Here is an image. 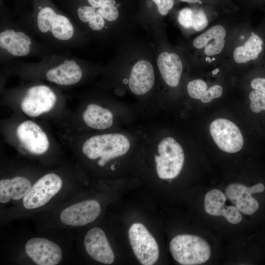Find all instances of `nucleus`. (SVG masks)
I'll return each instance as SVG.
<instances>
[{
  "instance_id": "28",
  "label": "nucleus",
  "mask_w": 265,
  "mask_h": 265,
  "mask_svg": "<svg viewBox=\"0 0 265 265\" xmlns=\"http://www.w3.org/2000/svg\"><path fill=\"white\" fill-rule=\"evenodd\" d=\"M193 10L191 8L186 7L181 10L178 14L179 24L185 28L192 27Z\"/></svg>"
},
{
  "instance_id": "12",
  "label": "nucleus",
  "mask_w": 265,
  "mask_h": 265,
  "mask_svg": "<svg viewBox=\"0 0 265 265\" xmlns=\"http://www.w3.org/2000/svg\"><path fill=\"white\" fill-rule=\"evenodd\" d=\"M101 212V206L97 201H83L64 209L60 213V219L65 225L81 226L94 221Z\"/></svg>"
},
{
  "instance_id": "31",
  "label": "nucleus",
  "mask_w": 265,
  "mask_h": 265,
  "mask_svg": "<svg viewBox=\"0 0 265 265\" xmlns=\"http://www.w3.org/2000/svg\"><path fill=\"white\" fill-rule=\"evenodd\" d=\"M182 1L190 3H195L199 1L200 0H180Z\"/></svg>"
},
{
  "instance_id": "29",
  "label": "nucleus",
  "mask_w": 265,
  "mask_h": 265,
  "mask_svg": "<svg viewBox=\"0 0 265 265\" xmlns=\"http://www.w3.org/2000/svg\"><path fill=\"white\" fill-rule=\"evenodd\" d=\"M156 4L159 12L162 16L166 15L172 8L173 0H152Z\"/></svg>"
},
{
  "instance_id": "22",
  "label": "nucleus",
  "mask_w": 265,
  "mask_h": 265,
  "mask_svg": "<svg viewBox=\"0 0 265 265\" xmlns=\"http://www.w3.org/2000/svg\"><path fill=\"white\" fill-rule=\"evenodd\" d=\"M188 95L192 98L200 100L204 103L219 98L223 93V88L219 85H215L207 89V84L202 80L197 79L189 81L187 85Z\"/></svg>"
},
{
  "instance_id": "2",
  "label": "nucleus",
  "mask_w": 265,
  "mask_h": 265,
  "mask_svg": "<svg viewBox=\"0 0 265 265\" xmlns=\"http://www.w3.org/2000/svg\"><path fill=\"white\" fill-rule=\"evenodd\" d=\"M37 40L17 21L3 4L0 6V62L6 63L18 58L39 59L59 52Z\"/></svg>"
},
{
  "instance_id": "33",
  "label": "nucleus",
  "mask_w": 265,
  "mask_h": 265,
  "mask_svg": "<svg viewBox=\"0 0 265 265\" xmlns=\"http://www.w3.org/2000/svg\"><path fill=\"white\" fill-rule=\"evenodd\" d=\"M218 69H215V70L212 71V74L213 75H216L217 73L219 72Z\"/></svg>"
},
{
  "instance_id": "21",
  "label": "nucleus",
  "mask_w": 265,
  "mask_h": 265,
  "mask_svg": "<svg viewBox=\"0 0 265 265\" xmlns=\"http://www.w3.org/2000/svg\"><path fill=\"white\" fill-rule=\"evenodd\" d=\"M263 40L254 32L242 46L236 48L233 53V57L237 63H244L251 60H255L263 50Z\"/></svg>"
},
{
  "instance_id": "14",
  "label": "nucleus",
  "mask_w": 265,
  "mask_h": 265,
  "mask_svg": "<svg viewBox=\"0 0 265 265\" xmlns=\"http://www.w3.org/2000/svg\"><path fill=\"white\" fill-rule=\"evenodd\" d=\"M16 133L20 142L30 153L43 154L49 148V142L46 134L37 124L31 121L21 123Z\"/></svg>"
},
{
  "instance_id": "34",
  "label": "nucleus",
  "mask_w": 265,
  "mask_h": 265,
  "mask_svg": "<svg viewBox=\"0 0 265 265\" xmlns=\"http://www.w3.org/2000/svg\"><path fill=\"white\" fill-rule=\"evenodd\" d=\"M206 61H208V62H209L210 63V62H212V59L210 58V57H207L206 58Z\"/></svg>"
},
{
  "instance_id": "37",
  "label": "nucleus",
  "mask_w": 265,
  "mask_h": 265,
  "mask_svg": "<svg viewBox=\"0 0 265 265\" xmlns=\"http://www.w3.org/2000/svg\"><path fill=\"white\" fill-rule=\"evenodd\" d=\"M215 60V58L213 57L212 59V61H214Z\"/></svg>"
},
{
  "instance_id": "18",
  "label": "nucleus",
  "mask_w": 265,
  "mask_h": 265,
  "mask_svg": "<svg viewBox=\"0 0 265 265\" xmlns=\"http://www.w3.org/2000/svg\"><path fill=\"white\" fill-rule=\"evenodd\" d=\"M157 65L166 83L171 87L177 86L183 71V64L180 57L175 53H162L158 58Z\"/></svg>"
},
{
  "instance_id": "11",
  "label": "nucleus",
  "mask_w": 265,
  "mask_h": 265,
  "mask_svg": "<svg viewBox=\"0 0 265 265\" xmlns=\"http://www.w3.org/2000/svg\"><path fill=\"white\" fill-rule=\"evenodd\" d=\"M25 250L27 255L38 265H56L62 259L60 246L47 238H30L26 242Z\"/></svg>"
},
{
  "instance_id": "24",
  "label": "nucleus",
  "mask_w": 265,
  "mask_h": 265,
  "mask_svg": "<svg viewBox=\"0 0 265 265\" xmlns=\"http://www.w3.org/2000/svg\"><path fill=\"white\" fill-rule=\"evenodd\" d=\"M115 4V0H107L103 5L96 10L94 16L96 15L101 16L106 22L116 21L119 17V12Z\"/></svg>"
},
{
  "instance_id": "1",
  "label": "nucleus",
  "mask_w": 265,
  "mask_h": 265,
  "mask_svg": "<svg viewBox=\"0 0 265 265\" xmlns=\"http://www.w3.org/2000/svg\"><path fill=\"white\" fill-rule=\"evenodd\" d=\"M15 19L46 46L68 52L81 45L84 33L52 0H30L29 7H16Z\"/></svg>"
},
{
  "instance_id": "15",
  "label": "nucleus",
  "mask_w": 265,
  "mask_h": 265,
  "mask_svg": "<svg viewBox=\"0 0 265 265\" xmlns=\"http://www.w3.org/2000/svg\"><path fill=\"white\" fill-rule=\"evenodd\" d=\"M84 245L88 254L98 262L106 265L111 264L114 260V254L104 231L94 227L86 234Z\"/></svg>"
},
{
  "instance_id": "35",
  "label": "nucleus",
  "mask_w": 265,
  "mask_h": 265,
  "mask_svg": "<svg viewBox=\"0 0 265 265\" xmlns=\"http://www.w3.org/2000/svg\"><path fill=\"white\" fill-rule=\"evenodd\" d=\"M111 169L112 170H114V169H115L114 165H112L111 166Z\"/></svg>"
},
{
  "instance_id": "16",
  "label": "nucleus",
  "mask_w": 265,
  "mask_h": 265,
  "mask_svg": "<svg viewBox=\"0 0 265 265\" xmlns=\"http://www.w3.org/2000/svg\"><path fill=\"white\" fill-rule=\"evenodd\" d=\"M226 196L220 190L213 189L208 191L204 198V208L211 215L223 216L230 223L236 224L242 218L240 211L235 206H225Z\"/></svg>"
},
{
  "instance_id": "7",
  "label": "nucleus",
  "mask_w": 265,
  "mask_h": 265,
  "mask_svg": "<svg viewBox=\"0 0 265 265\" xmlns=\"http://www.w3.org/2000/svg\"><path fill=\"white\" fill-rule=\"evenodd\" d=\"M129 238L133 252L143 265H152L159 256L158 244L147 228L141 223H135L129 230Z\"/></svg>"
},
{
  "instance_id": "5",
  "label": "nucleus",
  "mask_w": 265,
  "mask_h": 265,
  "mask_svg": "<svg viewBox=\"0 0 265 265\" xmlns=\"http://www.w3.org/2000/svg\"><path fill=\"white\" fill-rule=\"evenodd\" d=\"M174 259L183 265H197L206 262L210 257L211 248L202 238L191 235H180L170 243Z\"/></svg>"
},
{
  "instance_id": "32",
  "label": "nucleus",
  "mask_w": 265,
  "mask_h": 265,
  "mask_svg": "<svg viewBox=\"0 0 265 265\" xmlns=\"http://www.w3.org/2000/svg\"><path fill=\"white\" fill-rule=\"evenodd\" d=\"M17 4V5H20L21 4H22L23 3H24L26 1V0H16Z\"/></svg>"
},
{
  "instance_id": "9",
  "label": "nucleus",
  "mask_w": 265,
  "mask_h": 265,
  "mask_svg": "<svg viewBox=\"0 0 265 265\" xmlns=\"http://www.w3.org/2000/svg\"><path fill=\"white\" fill-rule=\"evenodd\" d=\"M62 181L54 173H49L40 178L23 198V204L27 210L40 208L47 204L60 190Z\"/></svg>"
},
{
  "instance_id": "10",
  "label": "nucleus",
  "mask_w": 265,
  "mask_h": 265,
  "mask_svg": "<svg viewBox=\"0 0 265 265\" xmlns=\"http://www.w3.org/2000/svg\"><path fill=\"white\" fill-rule=\"evenodd\" d=\"M210 131L215 144L223 151L235 153L242 149V135L238 126L231 121L217 119L211 123Z\"/></svg>"
},
{
  "instance_id": "20",
  "label": "nucleus",
  "mask_w": 265,
  "mask_h": 265,
  "mask_svg": "<svg viewBox=\"0 0 265 265\" xmlns=\"http://www.w3.org/2000/svg\"><path fill=\"white\" fill-rule=\"evenodd\" d=\"M83 119L90 128L104 130L110 128L112 124L113 116L108 109L95 104H90L83 113Z\"/></svg>"
},
{
  "instance_id": "36",
  "label": "nucleus",
  "mask_w": 265,
  "mask_h": 265,
  "mask_svg": "<svg viewBox=\"0 0 265 265\" xmlns=\"http://www.w3.org/2000/svg\"><path fill=\"white\" fill-rule=\"evenodd\" d=\"M244 36L241 35V36H240V39H244Z\"/></svg>"
},
{
  "instance_id": "25",
  "label": "nucleus",
  "mask_w": 265,
  "mask_h": 265,
  "mask_svg": "<svg viewBox=\"0 0 265 265\" xmlns=\"http://www.w3.org/2000/svg\"><path fill=\"white\" fill-rule=\"evenodd\" d=\"M250 107L251 110L259 113L265 110V93L253 90L249 94Z\"/></svg>"
},
{
  "instance_id": "4",
  "label": "nucleus",
  "mask_w": 265,
  "mask_h": 265,
  "mask_svg": "<svg viewBox=\"0 0 265 265\" xmlns=\"http://www.w3.org/2000/svg\"><path fill=\"white\" fill-rule=\"evenodd\" d=\"M129 139L121 133H107L92 136L82 147V152L88 159L100 158L98 164L104 166L111 159L125 155L130 148Z\"/></svg>"
},
{
  "instance_id": "19",
  "label": "nucleus",
  "mask_w": 265,
  "mask_h": 265,
  "mask_svg": "<svg viewBox=\"0 0 265 265\" xmlns=\"http://www.w3.org/2000/svg\"><path fill=\"white\" fill-rule=\"evenodd\" d=\"M30 181L26 178L17 176L12 179L0 181V202L7 203L11 199L19 200L24 198L31 188Z\"/></svg>"
},
{
  "instance_id": "27",
  "label": "nucleus",
  "mask_w": 265,
  "mask_h": 265,
  "mask_svg": "<svg viewBox=\"0 0 265 265\" xmlns=\"http://www.w3.org/2000/svg\"><path fill=\"white\" fill-rule=\"evenodd\" d=\"M225 43L224 37H219L212 40L205 47V54L212 56L219 54L223 49Z\"/></svg>"
},
{
  "instance_id": "3",
  "label": "nucleus",
  "mask_w": 265,
  "mask_h": 265,
  "mask_svg": "<svg viewBox=\"0 0 265 265\" xmlns=\"http://www.w3.org/2000/svg\"><path fill=\"white\" fill-rule=\"evenodd\" d=\"M68 52H59L44 56L35 62H27L32 67L44 71L48 81L62 86L78 83L83 73L82 61Z\"/></svg>"
},
{
  "instance_id": "6",
  "label": "nucleus",
  "mask_w": 265,
  "mask_h": 265,
  "mask_svg": "<svg viewBox=\"0 0 265 265\" xmlns=\"http://www.w3.org/2000/svg\"><path fill=\"white\" fill-rule=\"evenodd\" d=\"M159 155L155 160L156 170L161 179H171L180 173L184 163L185 156L181 145L173 138L167 137L158 146Z\"/></svg>"
},
{
  "instance_id": "8",
  "label": "nucleus",
  "mask_w": 265,
  "mask_h": 265,
  "mask_svg": "<svg viewBox=\"0 0 265 265\" xmlns=\"http://www.w3.org/2000/svg\"><path fill=\"white\" fill-rule=\"evenodd\" d=\"M57 97L49 86L36 84L30 86L21 102L22 110L30 117H37L49 112L54 106Z\"/></svg>"
},
{
  "instance_id": "26",
  "label": "nucleus",
  "mask_w": 265,
  "mask_h": 265,
  "mask_svg": "<svg viewBox=\"0 0 265 265\" xmlns=\"http://www.w3.org/2000/svg\"><path fill=\"white\" fill-rule=\"evenodd\" d=\"M193 10L192 27L197 31H202L208 25L207 17L202 9Z\"/></svg>"
},
{
  "instance_id": "17",
  "label": "nucleus",
  "mask_w": 265,
  "mask_h": 265,
  "mask_svg": "<svg viewBox=\"0 0 265 265\" xmlns=\"http://www.w3.org/2000/svg\"><path fill=\"white\" fill-rule=\"evenodd\" d=\"M155 75L153 66L148 61L140 60L133 66L129 86L131 91L137 95L148 92L153 86Z\"/></svg>"
},
{
  "instance_id": "13",
  "label": "nucleus",
  "mask_w": 265,
  "mask_h": 265,
  "mask_svg": "<svg viewBox=\"0 0 265 265\" xmlns=\"http://www.w3.org/2000/svg\"><path fill=\"white\" fill-rule=\"evenodd\" d=\"M265 186L259 183L247 187L242 184L235 183L229 185L225 192V195L237 209L245 214L251 215L259 208L257 201L252 197V194L260 193L265 190Z\"/></svg>"
},
{
  "instance_id": "30",
  "label": "nucleus",
  "mask_w": 265,
  "mask_h": 265,
  "mask_svg": "<svg viewBox=\"0 0 265 265\" xmlns=\"http://www.w3.org/2000/svg\"><path fill=\"white\" fill-rule=\"evenodd\" d=\"M251 86L254 90L265 93V78H257L253 79L251 82Z\"/></svg>"
},
{
  "instance_id": "23",
  "label": "nucleus",
  "mask_w": 265,
  "mask_h": 265,
  "mask_svg": "<svg viewBox=\"0 0 265 265\" xmlns=\"http://www.w3.org/2000/svg\"><path fill=\"white\" fill-rule=\"evenodd\" d=\"M226 34V30L222 26H214L197 37L193 40V45L197 49H202L214 39L225 38Z\"/></svg>"
}]
</instances>
